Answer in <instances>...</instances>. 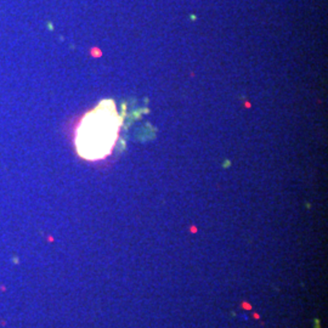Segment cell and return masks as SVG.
<instances>
[{
	"instance_id": "obj_1",
	"label": "cell",
	"mask_w": 328,
	"mask_h": 328,
	"mask_svg": "<svg viewBox=\"0 0 328 328\" xmlns=\"http://www.w3.org/2000/svg\"><path fill=\"white\" fill-rule=\"evenodd\" d=\"M120 118L111 100H105L86 113L76 134V147L80 157L98 160L111 153L118 137Z\"/></svg>"
}]
</instances>
